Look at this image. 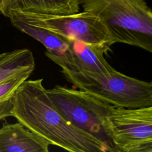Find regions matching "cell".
Listing matches in <instances>:
<instances>
[{
  "label": "cell",
  "mask_w": 152,
  "mask_h": 152,
  "mask_svg": "<svg viewBox=\"0 0 152 152\" xmlns=\"http://www.w3.org/2000/svg\"><path fill=\"white\" fill-rule=\"evenodd\" d=\"M7 0H0V12L3 14L6 7Z\"/></svg>",
  "instance_id": "cell-13"
},
{
  "label": "cell",
  "mask_w": 152,
  "mask_h": 152,
  "mask_svg": "<svg viewBox=\"0 0 152 152\" xmlns=\"http://www.w3.org/2000/svg\"><path fill=\"white\" fill-rule=\"evenodd\" d=\"M66 80L80 90L112 106L137 108L152 106V83L115 70L109 74L62 68Z\"/></svg>",
  "instance_id": "cell-3"
},
{
  "label": "cell",
  "mask_w": 152,
  "mask_h": 152,
  "mask_svg": "<svg viewBox=\"0 0 152 152\" xmlns=\"http://www.w3.org/2000/svg\"><path fill=\"white\" fill-rule=\"evenodd\" d=\"M84 11L98 17L113 43L152 52V12L145 0H78Z\"/></svg>",
  "instance_id": "cell-2"
},
{
  "label": "cell",
  "mask_w": 152,
  "mask_h": 152,
  "mask_svg": "<svg viewBox=\"0 0 152 152\" xmlns=\"http://www.w3.org/2000/svg\"><path fill=\"white\" fill-rule=\"evenodd\" d=\"M34 58L26 48L0 53V83L26 71H34Z\"/></svg>",
  "instance_id": "cell-11"
},
{
  "label": "cell",
  "mask_w": 152,
  "mask_h": 152,
  "mask_svg": "<svg viewBox=\"0 0 152 152\" xmlns=\"http://www.w3.org/2000/svg\"><path fill=\"white\" fill-rule=\"evenodd\" d=\"M80 7L78 0H7L3 15L16 11L67 15L79 12Z\"/></svg>",
  "instance_id": "cell-10"
},
{
  "label": "cell",
  "mask_w": 152,
  "mask_h": 152,
  "mask_svg": "<svg viewBox=\"0 0 152 152\" xmlns=\"http://www.w3.org/2000/svg\"><path fill=\"white\" fill-rule=\"evenodd\" d=\"M32 72L33 71H26L0 83V120L12 116L15 90Z\"/></svg>",
  "instance_id": "cell-12"
},
{
  "label": "cell",
  "mask_w": 152,
  "mask_h": 152,
  "mask_svg": "<svg viewBox=\"0 0 152 152\" xmlns=\"http://www.w3.org/2000/svg\"><path fill=\"white\" fill-rule=\"evenodd\" d=\"M7 17L45 29L69 40L83 41L105 53L114 44L102 21L87 11L67 15L16 11L9 14Z\"/></svg>",
  "instance_id": "cell-4"
},
{
  "label": "cell",
  "mask_w": 152,
  "mask_h": 152,
  "mask_svg": "<svg viewBox=\"0 0 152 152\" xmlns=\"http://www.w3.org/2000/svg\"><path fill=\"white\" fill-rule=\"evenodd\" d=\"M49 144L20 122L0 128V152H48Z\"/></svg>",
  "instance_id": "cell-7"
},
{
  "label": "cell",
  "mask_w": 152,
  "mask_h": 152,
  "mask_svg": "<svg viewBox=\"0 0 152 152\" xmlns=\"http://www.w3.org/2000/svg\"><path fill=\"white\" fill-rule=\"evenodd\" d=\"M10 19L15 28L41 43L46 49L45 55L53 62L62 68L68 62L70 58L69 40L20 20Z\"/></svg>",
  "instance_id": "cell-9"
},
{
  "label": "cell",
  "mask_w": 152,
  "mask_h": 152,
  "mask_svg": "<svg viewBox=\"0 0 152 152\" xmlns=\"http://www.w3.org/2000/svg\"><path fill=\"white\" fill-rule=\"evenodd\" d=\"M104 128L115 152H152V106H112L106 116Z\"/></svg>",
  "instance_id": "cell-6"
},
{
  "label": "cell",
  "mask_w": 152,
  "mask_h": 152,
  "mask_svg": "<svg viewBox=\"0 0 152 152\" xmlns=\"http://www.w3.org/2000/svg\"><path fill=\"white\" fill-rule=\"evenodd\" d=\"M70 58L62 68L99 74H109L115 69L104 56L105 52L81 40H69Z\"/></svg>",
  "instance_id": "cell-8"
},
{
  "label": "cell",
  "mask_w": 152,
  "mask_h": 152,
  "mask_svg": "<svg viewBox=\"0 0 152 152\" xmlns=\"http://www.w3.org/2000/svg\"><path fill=\"white\" fill-rule=\"evenodd\" d=\"M48 95L65 119L97 138L115 152L104 128L105 118L112 105L87 92L60 85L46 89Z\"/></svg>",
  "instance_id": "cell-5"
},
{
  "label": "cell",
  "mask_w": 152,
  "mask_h": 152,
  "mask_svg": "<svg viewBox=\"0 0 152 152\" xmlns=\"http://www.w3.org/2000/svg\"><path fill=\"white\" fill-rule=\"evenodd\" d=\"M12 116L49 145L71 152H112L107 145L65 119L48 95L42 78L26 80L18 87Z\"/></svg>",
  "instance_id": "cell-1"
}]
</instances>
